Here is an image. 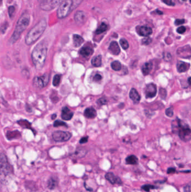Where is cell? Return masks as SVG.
I'll use <instances>...</instances> for the list:
<instances>
[{"mask_svg":"<svg viewBox=\"0 0 191 192\" xmlns=\"http://www.w3.org/2000/svg\"><path fill=\"white\" fill-rule=\"evenodd\" d=\"M15 14V8L12 6H11L8 8V15L11 19H12L14 17Z\"/></svg>","mask_w":191,"mask_h":192,"instance_id":"cell-32","label":"cell"},{"mask_svg":"<svg viewBox=\"0 0 191 192\" xmlns=\"http://www.w3.org/2000/svg\"><path fill=\"white\" fill-rule=\"evenodd\" d=\"M164 3L167 4V5L169 6H173L174 4L172 2V0H161Z\"/></svg>","mask_w":191,"mask_h":192,"instance_id":"cell-42","label":"cell"},{"mask_svg":"<svg viewBox=\"0 0 191 192\" xmlns=\"http://www.w3.org/2000/svg\"><path fill=\"white\" fill-rule=\"evenodd\" d=\"M53 126L54 127H60V126H65L67 127V125L66 124V123L61 120H57L53 124Z\"/></svg>","mask_w":191,"mask_h":192,"instance_id":"cell-33","label":"cell"},{"mask_svg":"<svg viewBox=\"0 0 191 192\" xmlns=\"http://www.w3.org/2000/svg\"><path fill=\"white\" fill-rule=\"evenodd\" d=\"M105 177L112 184L121 185L122 184V181L121 180V179L117 176L115 175L113 173H107Z\"/></svg>","mask_w":191,"mask_h":192,"instance_id":"cell-12","label":"cell"},{"mask_svg":"<svg viewBox=\"0 0 191 192\" xmlns=\"http://www.w3.org/2000/svg\"><path fill=\"white\" fill-rule=\"evenodd\" d=\"M75 154L76 156H78L79 157H83L86 154V151L83 149H78L76 150Z\"/></svg>","mask_w":191,"mask_h":192,"instance_id":"cell-31","label":"cell"},{"mask_svg":"<svg viewBox=\"0 0 191 192\" xmlns=\"http://www.w3.org/2000/svg\"><path fill=\"white\" fill-rule=\"evenodd\" d=\"M189 1H190V2L191 3V0H189Z\"/></svg>","mask_w":191,"mask_h":192,"instance_id":"cell-51","label":"cell"},{"mask_svg":"<svg viewBox=\"0 0 191 192\" xmlns=\"http://www.w3.org/2000/svg\"><path fill=\"white\" fill-rule=\"evenodd\" d=\"M184 192H191V182L184 187Z\"/></svg>","mask_w":191,"mask_h":192,"instance_id":"cell-39","label":"cell"},{"mask_svg":"<svg viewBox=\"0 0 191 192\" xmlns=\"http://www.w3.org/2000/svg\"><path fill=\"white\" fill-rule=\"evenodd\" d=\"M21 137V134L19 131H8L6 134V138L8 140H12L15 139L19 138Z\"/></svg>","mask_w":191,"mask_h":192,"instance_id":"cell-22","label":"cell"},{"mask_svg":"<svg viewBox=\"0 0 191 192\" xmlns=\"http://www.w3.org/2000/svg\"><path fill=\"white\" fill-rule=\"evenodd\" d=\"M182 1H186L187 0H182Z\"/></svg>","mask_w":191,"mask_h":192,"instance_id":"cell-50","label":"cell"},{"mask_svg":"<svg viewBox=\"0 0 191 192\" xmlns=\"http://www.w3.org/2000/svg\"><path fill=\"white\" fill-rule=\"evenodd\" d=\"M18 124L20 125L21 127H23V128H26L28 129L32 130L31 125V123H29L28 121L26 120H20L18 121Z\"/></svg>","mask_w":191,"mask_h":192,"instance_id":"cell-26","label":"cell"},{"mask_svg":"<svg viewBox=\"0 0 191 192\" xmlns=\"http://www.w3.org/2000/svg\"><path fill=\"white\" fill-rule=\"evenodd\" d=\"M157 86L153 83L147 85L146 87L145 95L146 98H153L156 96Z\"/></svg>","mask_w":191,"mask_h":192,"instance_id":"cell-10","label":"cell"},{"mask_svg":"<svg viewBox=\"0 0 191 192\" xmlns=\"http://www.w3.org/2000/svg\"><path fill=\"white\" fill-rule=\"evenodd\" d=\"M0 170L1 176H7L13 171L11 165L8 162V158L4 153L1 154Z\"/></svg>","mask_w":191,"mask_h":192,"instance_id":"cell-6","label":"cell"},{"mask_svg":"<svg viewBox=\"0 0 191 192\" xmlns=\"http://www.w3.org/2000/svg\"><path fill=\"white\" fill-rule=\"evenodd\" d=\"M47 54V45L44 41L39 43L35 47L31 53L32 61L35 68L37 70H41L46 62Z\"/></svg>","mask_w":191,"mask_h":192,"instance_id":"cell-1","label":"cell"},{"mask_svg":"<svg viewBox=\"0 0 191 192\" xmlns=\"http://www.w3.org/2000/svg\"><path fill=\"white\" fill-rule=\"evenodd\" d=\"M188 82L189 83V84L191 86V77H189L188 79Z\"/></svg>","mask_w":191,"mask_h":192,"instance_id":"cell-47","label":"cell"},{"mask_svg":"<svg viewBox=\"0 0 191 192\" xmlns=\"http://www.w3.org/2000/svg\"><path fill=\"white\" fill-rule=\"evenodd\" d=\"M177 70L180 73L187 71L190 68V64L183 61H179L176 64Z\"/></svg>","mask_w":191,"mask_h":192,"instance_id":"cell-17","label":"cell"},{"mask_svg":"<svg viewBox=\"0 0 191 192\" xmlns=\"http://www.w3.org/2000/svg\"><path fill=\"white\" fill-rule=\"evenodd\" d=\"M153 68V64L151 62H146L142 67V71L144 75H148Z\"/></svg>","mask_w":191,"mask_h":192,"instance_id":"cell-23","label":"cell"},{"mask_svg":"<svg viewBox=\"0 0 191 192\" xmlns=\"http://www.w3.org/2000/svg\"><path fill=\"white\" fill-rule=\"evenodd\" d=\"M73 41L74 46L76 47H79L84 42V39L79 35H74L73 36Z\"/></svg>","mask_w":191,"mask_h":192,"instance_id":"cell-21","label":"cell"},{"mask_svg":"<svg viewBox=\"0 0 191 192\" xmlns=\"http://www.w3.org/2000/svg\"><path fill=\"white\" fill-rule=\"evenodd\" d=\"M102 79V76L101 75H100L99 74H96V75L94 77V81H99Z\"/></svg>","mask_w":191,"mask_h":192,"instance_id":"cell-41","label":"cell"},{"mask_svg":"<svg viewBox=\"0 0 191 192\" xmlns=\"http://www.w3.org/2000/svg\"><path fill=\"white\" fill-rule=\"evenodd\" d=\"M109 51L111 52V54L114 55H118L120 54L121 50L118 43L115 41L111 42L109 47Z\"/></svg>","mask_w":191,"mask_h":192,"instance_id":"cell-15","label":"cell"},{"mask_svg":"<svg viewBox=\"0 0 191 192\" xmlns=\"http://www.w3.org/2000/svg\"><path fill=\"white\" fill-rule=\"evenodd\" d=\"M88 139H89V137H88V136H87V137H83V138L80 140V142H80V144H84V143H85L88 142Z\"/></svg>","mask_w":191,"mask_h":192,"instance_id":"cell-43","label":"cell"},{"mask_svg":"<svg viewBox=\"0 0 191 192\" xmlns=\"http://www.w3.org/2000/svg\"><path fill=\"white\" fill-rule=\"evenodd\" d=\"M130 97L134 101V104H138L140 101V96L138 91L134 88H132L130 91Z\"/></svg>","mask_w":191,"mask_h":192,"instance_id":"cell-18","label":"cell"},{"mask_svg":"<svg viewBox=\"0 0 191 192\" xmlns=\"http://www.w3.org/2000/svg\"><path fill=\"white\" fill-rule=\"evenodd\" d=\"M151 42V39L150 38H145L143 39L142 41V44L145 45H148Z\"/></svg>","mask_w":191,"mask_h":192,"instance_id":"cell-38","label":"cell"},{"mask_svg":"<svg viewBox=\"0 0 191 192\" xmlns=\"http://www.w3.org/2000/svg\"><path fill=\"white\" fill-rule=\"evenodd\" d=\"M176 172V169H174V168H169L168 169V171H167V173L168 174H173V173H174Z\"/></svg>","mask_w":191,"mask_h":192,"instance_id":"cell-46","label":"cell"},{"mask_svg":"<svg viewBox=\"0 0 191 192\" xmlns=\"http://www.w3.org/2000/svg\"><path fill=\"white\" fill-rule=\"evenodd\" d=\"M165 114H166L167 116H168V117H172L173 116V114H174L173 108H167L165 111Z\"/></svg>","mask_w":191,"mask_h":192,"instance_id":"cell-37","label":"cell"},{"mask_svg":"<svg viewBox=\"0 0 191 192\" xmlns=\"http://www.w3.org/2000/svg\"><path fill=\"white\" fill-rule=\"evenodd\" d=\"M184 23V19H177L176 20L175 22V24L176 25H180V24H182Z\"/></svg>","mask_w":191,"mask_h":192,"instance_id":"cell-44","label":"cell"},{"mask_svg":"<svg viewBox=\"0 0 191 192\" xmlns=\"http://www.w3.org/2000/svg\"><path fill=\"white\" fill-rule=\"evenodd\" d=\"M137 32L138 34L141 36L147 37L150 35H151L153 33V31L151 28L147 26H142V27H138L136 28Z\"/></svg>","mask_w":191,"mask_h":192,"instance_id":"cell-13","label":"cell"},{"mask_svg":"<svg viewBox=\"0 0 191 192\" xmlns=\"http://www.w3.org/2000/svg\"><path fill=\"white\" fill-rule=\"evenodd\" d=\"M97 103L98 104H99L100 106H103L107 104V100L105 98L102 97L98 100Z\"/></svg>","mask_w":191,"mask_h":192,"instance_id":"cell-36","label":"cell"},{"mask_svg":"<svg viewBox=\"0 0 191 192\" xmlns=\"http://www.w3.org/2000/svg\"><path fill=\"white\" fill-rule=\"evenodd\" d=\"M173 131H178L180 138L185 142L191 139V129L187 125H184L180 120L176 119L172 123Z\"/></svg>","mask_w":191,"mask_h":192,"instance_id":"cell-4","label":"cell"},{"mask_svg":"<svg viewBox=\"0 0 191 192\" xmlns=\"http://www.w3.org/2000/svg\"><path fill=\"white\" fill-rule=\"evenodd\" d=\"M102 56L98 55L92 58V66L95 67H100L102 65Z\"/></svg>","mask_w":191,"mask_h":192,"instance_id":"cell-24","label":"cell"},{"mask_svg":"<svg viewBox=\"0 0 191 192\" xmlns=\"http://www.w3.org/2000/svg\"><path fill=\"white\" fill-rule=\"evenodd\" d=\"M47 25V21L43 19L33 27L27 34L25 38V43L27 45H31L35 42L44 32Z\"/></svg>","mask_w":191,"mask_h":192,"instance_id":"cell-2","label":"cell"},{"mask_svg":"<svg viewBox=\"0 0 191 192\" xmlns=\"http://www.w3.org/2000/svg\"><path fill=\"white\" fill-rule=\"evenodd\" d=\"M120 45H121V47H122L123 49V50H127V49H128V47H129V44H128V43L127 42V41L126 39H125L122 38L121 39V40H120Z\"/></svg>","mask_w":191,"mask_h":192,"instance_id":"cell-30","label":"cell"},{"mask_svg":"<svg viewBox=\"0 0 191 192\" xmlns=\"http://www.w3.org/2000/svg\"><path fill=\"white\" fill-rule=\"evenodd\" d=\"M46 0H38L39 2L42 4L43 2H44V1H46Z\"/></svg>","mask_w":191,"mask_h":192,"instance_id":"cell-49","label":"cell"},{"mask_svg":"<svg viewBox=\"0 0 191 192\" xmlns=\"http://www.w3.org/2000/svg\"><path fill=\"white\" fill-rule=\"evenodd\" d=\"M64 1L65 0H46L40 4V8L44 11L51 10L58 5L60 6Z\"/></svg>","mask_w":191,"mask_h":192,"instance_id":"cell-9","label":"cell"},{"mask_svg":"<svg viewBox=\"0 0 191 192\" xmlns=\"http://www.w3.org/2000/svg\"><path fill=\"white\" fill-rule=\"evenodd\" d=\"M57 185L58 179L56 177H50L47 182V187L50 190L56 188Z\"/></svg>","mask_w":191,"mask_h":192,"instance_id":"cell-20","label":"cell"},{"mask_svg":"<svg viewBox=\"0 0 191 192\" xmlns=\"http://www.w3.org/2000/svg\"><path fill=\"white\" fill-rule=\"evenodd\" d=\"M84 116L88 119H94L96 116V111L94 108H87L85 110Z\"/></svg>","mask_w":191,"mask_h":192,"instance_id":"cell-19","label":"cell"},{"mask_svg":"<svg viewBox=\"0 0 191 192\" xmlns=\"http://www.w3.org/2000/svg\"><path fill=\"white\" fill-rule=\"evenodd\" d=\"M72 134L69 131H56L52 134V138L54 141L57 142H67L70 139Z\"/></svg>","mask_w":191,"mask_h":192,"instance_id":"cell-7","label":"cell"},{"mask_svg":"<svg viewBox=\"0 0 191 192\" xmlns=\"http://www.w3.org/2000/svg\"><path fill=\"white\" fill-rule=\"evenodd\" d=\"M8 24L7 23L4 24V25H2V27L1 28V31H2V33H4V32H5V31L6 30V29L8 28Z\"/></svg>","mask_w":191,"mask_h":192,"instance_id":"cell-45","label":"cell"},{"mask_svg":"<svg viewBox=\"0 0 191 192\" xmlns=\"http://www.w3.org/2000/svg\"><path fill=\"white\" fill-rule=\"evenodd\" d=\"M111 68L115 71H119L121 70L122 65L118 61H115L111 64Z\"/></svg>","mask_w":191,"mask_h":192,"instance_id":"cell-28","label":"cell"},{"mask_svg":"<svg viewBox=\"0 0 191 192\" xmlns=\"http://www.w3.org/2000/svg\"><path fill=\"white\" fill-rule=\"evenodd\" d=\"M94 50L90 47L85 46L81 48L79 53L85 58H88L92 55Z\"/></svg>","mask_w":191,"mask_h":192,"instance_id":"cell-16","label":"cell"},{"mask_svg":"<svg viewBox=\"0 0 191 192\" xmlns=\"http://www.w3.org/2000/svg\"><path fill=\"white\" fill-rule=\"evenodd\" d=\"M73 115V113L69 108L65 107L62 110L61 118L65 120H70L71 119Z\"/></svg>","mask_w":191,"mask_h":192,"instance_id":"cell-14","label":"cell"},{"mask_svg":"<svg viewBox=\"0 0 191 192\" xmlns=\"http://www.w3.org/2000/svg\"><path fill=\"white\" fill-rule=\"evenodd\" d=\"M126 162L128 165H136L138 162V158L134 155H131L126 158Z\"/></svg>","mask_w":191,"mask_h":192,"instance_id":"cell-25","label":"cell"},{"mask_svg":"<svg viewBox=\"0 0 191 192\" xmlns=\"http://www.w3.org/2000/svg\"><path fill=\"white\" fill-rule=\"evenodd\" d=\"M61 75H56L53 79V85L54 87H57L60 83Z\"/></svg>","mask_w":191,"mask_h":192,"instance_id":"cell-29","label":"cell"},{"mask_svg":"<svg viewBox=\"0 0 191 192\" xmlns=\"http://www.w3.org/2000/svg\"><path fill=\"white\" fill-rule=\"evenodd\" d=\"M186 28L185 27H183V26H182V27H180L177 29V32L178 33H180V34H183L184 33L185 31H186Z\"/></svg>","mask_w":191,"mask_h":192,"instance_id":"cell-40","label":"cell"},{"mask_svg":"<svg viewBox=\"0 0 191 192\" xmlns=\"http://www.w3.org/2000/svg\"><path fill=\"white\" fill-rule=\"evenodd\" d=\"M159 94H160V97L162 99H165L167 97V91L164 88H161L159 90Z\"/></svg>","mask_w":191,"mask_h":192,"instance_id":"cell-34","label":"cell"},{"mask_svg":"<svg viewBox=\"0 0 191 192\" xmlns=\"http://www.w3.org/2000/svg\"><path fill=\"white\" fill-rule=\"evenodd\" d=\"M79 0H65L58 7L57 15L59 19H63L69 15L79 3Z\"/></svg>","mask_w":191,"mask_h":192,"instance_id":"cell-5","label":"cell"},{"mask_svg":"<svg viewBox=\"0 0 191 192\" xmlns=\"http://www.w3.org/2000/svg\"><path fill=\"white\" fill-rule=\"evenodd\" d=\"M108 29V25L105 23H103L100 25L99 27L96 30V35H100L105 32Z\"/></svg>","mask_w":191,"mask_h":192,"instance_id":"cell-27","label":"cell"},{"mask_svg":"<svg viewBox=\"0 0 191 192\" xmlns=\"http://www.w3.org/2000/svg\"><path fill=\"white\" fill-rule=\"evenodd\" d=\"M141 188L142 189H144V190H145V191L149 192L150 190L155 188V187L154 185H143L142 187Z\"/></svg>","mask_w":191,"mask_h":192,"instance_id":"cell-35","label":"cell"},{"mask_svg":"<svg viewBox=\"0 0 191 192\" xmlns=\"http://www.w3.org/2000/svg\"><path fill=\"white\" fill-rule=\"evenodd\" d=\"M57 117V115H56V114H53V115L52 116V119L53 120L54 119H56V118Z\"/></svg>","mask_w":191,"mask_h":192,"instance_id":"cell-48","label":"cell"},{"mask_svg":"<svg viewBox=\"0 0 191 192\" xmlns=\"http://www.w3.org/2000/svg\"><path fill=\"white\" fill-rule=\"evenodd\" d=\"M30 15L28 13H24L19 19L18 20L13 35H12L11 38L10 39L9 42L13 44L16 42V41L19 39L21 34L25 31L28 27L30 23Z\"/></svg>","mask_w":191,"mask_h":192,"instance_id":"cell-3","label":"cell"},{"mask_svg":"<svg viewBox=\"0 0 191 192\" xmlns=\"http://www.w3.org/2000/svg\"><path fill=\"white\" fill-rule=\"evenodd\" d=\"M74 20L78 25H82L85 23L86 20L85 13L83 11L77 12L74 16Z\"/></svg>","mask_w":191,"mask_h":192,"instance_id":"cell-11","label":"cell"},{"mask_svg":"<svg viewBox=\"0 0 191 192\" xmlns=\"http://www.w3.org/2000/svg\"><path fill=\"white\" fill-rule=\"evenodd\" d=\"M50 75L48 74H45L40 77H35L34 79V84L36 87L43 88L46 87L50 81Z\"/></svg>","mask_w":191,"mask_h":192,"instance_id":"cell-8","label":"cell"}]
</instances>
